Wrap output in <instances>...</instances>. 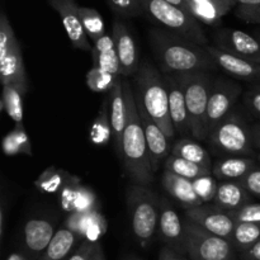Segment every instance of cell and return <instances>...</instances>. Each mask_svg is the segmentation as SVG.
<instances>
[{
    "mask_svg": "<svg viewBox=\"0 0 260 260\" xmlns=\"http://www.w3.org/2000/svg\"><path fill=\"white\" fill-rule=\"evenodd\" d=\"M149 38L152 52L164 75L210 71L217 66L206 47L177 33L154 28L150 29Z\"/></svg>",
    "mask_w": 260,
    "mask_h": 260,
    "instance_id": "1",
    "label": "cell"
},
{
    "mask_svg": "<svg viewBox=\"0 0 260 260\" xmlns=\"http://www.w3.org/2000/svg\"><path fill=\"white\" fill-rule=\"evenodd\" d=\"M123 93L127 103V122L122 136V155L124 172L132 184L147 187L154 182V170L150 161L144 127L137 109L135 90L123 79Z\"/></svg>",
    "mask_w": 260,
    "mask_h": 260,
    "instance_id": "2",
    "label": "cell"
},
{
    "mask_svg": "<svg viewBox=\"0 0 260 260\" xmlns=\"http://www.w3.org/2000/svg\"><path fill=\"white\" fill-rule=\"evenodd\" d=\"M134 79L136 102L141 104L142 108L172 141L177 132L170 119L169 95L165 76H162L150 61H144L140 63Z\"/></svg>",
    "mask_w": 260,
    "mask_h": 260,
    "instance_id": "3",
    "label": "cell"
},
{
    "mask_svg": "<svg viewBox=\"0 0 260 260\" xmlns=\"http://www.w3.org/2000/svg\"><path fill=\"white\" fill-rule=\"evenodd\" d=\"M161 198L147 187L131 184L127 189V208L132 234L141 248L147 249L159 229Z\"/></svg>",
    "mask_w": 260,
    "mask_h": 260,
    "instance_id": "4",
    "label": "cell"
},
{
    "mask_svg": "<svg viewBox=\"0 0 260 260\" xmlns=\"http://www.w3.org/2000/svg\"><path fill=\"white\" fill-rule=\"evenodd\" d=\"M177 78L184 91L190 132L196 140H207V106L213 81L212 76L208 71H194L179 74Z\"/></svg>",
    "mask_w": 260,
    "mask_h": 260,
    "instance_id": "5",
    "label": "cell"
},
{
    "mask_svg": "<svg viewBox=\"0 0 260 260\" xmlns=\"http://www.w3.org/2000/svg\"><path fill=\"white\" fill-rule=\"evenodd\" d=\"M139 2L144 9V14H146L151 20L161 24L165 29L177 33L203 47L208 46V40L201 22L196 19L190 13L165 0H139Z\"/></svg>",
    "mask_w": 260,
    "mask_h": 260,
    "instance_id": "6",
    "label": "cell"
},
{
    "mask_svg": "<svg viewBox=\"0 0 260 260\" xmlns=\"http://www.w3.org/2000/svg\"><path fill=\"white\" fill-rule=\"evenodd\" d=\"M0 80L2 85H13L23 94L28 90V79L22 47L4 12L0 14Z\"/></svg>",
    "mask_w": 260,
    "mask_h": 260,
    "instance_id": "7",
    "label": "cell"
},
{
    "mask_svg": "<svg viewBox=\"0 0 260 260\" xmlns=\"http://www.w3.org/2000/svg\"><path fill=\"white\" fill-rule=\"evenodd\" d=\"M211 147L226 155L253 154V129L248 127L239 114L231 113L208 135Z\"/></svg>",
    "mask_w": 260,
    "mask_h": 260,
    "instance_id": "8",
    "label": "cell"
},
{
    "mask_svg": "<svg viewBox=\"0 0 260 260\" xmlns=\"http://www.w3.org/2000/svg\"><path fill=\"white\" fill-rule=\"evenodd\" d=\"M184 228L187 255L192 260H238L230 240L203 230L188 218Z\"/></svg>",
    "mask_w": 260,
    "mask_h": 260,
    "instance_id": "9",
    "label": "cell"
},
{
    "mask_svg": "<svg viewBox=\"0 0 260 260\" xmlns=\"http://www.w3.org/2000/svg\"><path fill=\"white\" fill-rule=\"evenodd\" d=\"M243 93L240 84L225 79H216L212 81L207 106V132L220 124L226 117L231 114L234 104Z\"/></svg>",
    "mask_w": 260,
    "mask_h": 260,
    "instance_id": "10",
    "label": "cell"
},
{
    "mask_svg": "<svg viewBox=\"0 0 260 260\" xmlns=\"http://www.w3.org/2000/svg\"><path fill=\"white\" fill-rule=\"evenodd\" d=\"M185 218L194 222L203 230L228 240L231 239L236 226L230 213L216 207L215 205H202L194 208H188L185 211Z\"/></svg>",
    "mask_w": 260,
    "mask_h": 260,
    "instance_id": "11",
    "label": "cell"
},
{
    "mask_svg": "<svg viewBox=\"0 0 260 260\" xmlns=\"http://www.w3.org/2000/svg\"><path fill=\"white\" fill-rule=\"evenodd\" d=\"M212 38L220 50L260 63V42L254 36L240 29L223 28L216 30Z\"/></svg>",
    "mask_w": 260,
    "mask_h": 260,
    "instance_id": "12",
    "label": "cell"
},
{
    "mask_svg": "<svg viewBox=\"0 0 260 260\" xmlns=\"http://www.w3.org/2000/svg\"><path fill=\"white\" fill-rule=\"evenodd\" d=\"M157 234L164 246L173 249L180 255H187L185 245V228L184 220H180L179 215L167 200L160 203V218Z\"/></svg>",
    "mask_w": 260,
    "mask_h": 260,
    "instance_id": "13",
    "label": "cell"
},
{
    "mask_svg": "<svg viewBox=\"0 0 260 260\" xmlns=\"http://www.w3.org/2000/svg\"><path fill=\"white\" fill-rule=\"evenodd\" d=\"M47 3L60 15L73 47L81 51L93 50V46L90 45L88 36L84 30L80 13H79L80 7L76 4L75 0H47Z\"/></svg>",
    "mask_w": 260,
    "mask_h": 260,
    "instance_id": "14",
    "label": "cell"
},
{
    "mask_svg": "<svg viewBox=\"0 0 260 260\" xmlns=\"http://www.w3.org/2000/svg\"><path fill=\"white\" fill-rule=\"evenodd\" d=\"M112 38H113L119 65H121V75L126 79L129 76H135L140 68L139 51H137L134 36L126 23L119 19L114 20L113 28H112Z\"/></svg>",
    "mask_w": 260,
    "mask_h": 260,
    "instance_id": "15",
    "label": "cell"
},
{
    "mask_svg": "<svg viewBox=\"0 0 260 260\" xmlns=\"http://www.w3.org/2000/svg\"><path fill=\"white\" fill-rule=\"evenodd\" d=\"M137 103V102H136ZM137 109H139L140 119H141L142 127H144L145 137H146L147 150H149L150 161L154 173L159 170L160 164L168 159V155L172 151L170 150V140L168 139L167 135L162 132L156 124V122L147 114V112L142 108L141 104L137 103Z\"/></svg>",
    "mask_w": 260,
    "mask_h": 260,
    "instance_id": "16",
    "label": "cell"
},
{
    "mask_svg": "<svg viewBox=\"0 0 260 260\" xmlns=\"http://www.w3.org/2000/svg\"><path fill=\"white\" fill-rule=\"evenodd\" d=\"M206 50L211 55L212 60L220 66L225 73L243 80H260V63L233 55L230 52L220 50L216 46H206Z\"/></svg>",
    "mask_w": 260,
    "mask_h": 260,
    "instance_id": "17",
    "label": "cell"
},
{
    "mask_svg": "<svg viewBox=\"0 0 260 260\" xmlns=\"http://www.w3.org/2000/svg\"><path fill=\"white\" fill-rule=\"evenodd\" d=\"M65 228L75 234L79 240L99 241L107 231V221L101 211L73 212L66 217Z\"/></svg>",
    "mask_w": 260,
    "mask_h": 260,
    "instance_id": "18",
    "label": "cell"
},
{
    "mask_svg": "<svg viewBox=\"0 0 260 260\" xmlns=\"http://www.w3.org/2000/svg\"><path fill=\"white\" fill-rule=\"evenodd\" d=\"M123 76L117 80L113 89L109 91V117L112 126V141L117 154L122 155V136L127 122V103L123 93Z\"/></svg>",
    "mask_w": 260,
    "mask_h": 260,
    "instance_id": "19",
    "label": "cell"
},
{
    "mask_svg": "<svg viewBox=\"0 0 260 260\" xmlns=\"http://www.w3.org/2000/svg\"><path fill=\"white\" fill-rule=\"evenodd\" d=\"M168 85L169 95V113L170 119L177 134L185 135L190 132L189 119H188L187 104H185L184 91L177 75H164Z\"/></svg>",
    "mask_w": 260,
    "mask_h": 260,
    "instance_id": "20",
    "label": "cell"
},
{
    "mask_svg": "<svg viewBox=\"0 0 260 260\" xmlns=\"http://www.w3.org/2000/svg\"><path fill=\"white\" fill-rule=\"evenodd\" d=\"M56 231L53 223L45 218H30L24 226V245L33 255H42Z\"/></svg>",
    "mask_w": 260,
    "mask_h": 260,
    "instance_id": "21",
    "label": "cell"
},
{
    "mask_svg": "<svg viewBox=\"0 0 260 260\" xmlns=\"http://www.w3.org/2000/svg\"><path fill=\"white\" fill-rule=\"evenodd\" d=\"M161 185L174 200L184 206L185 210L205 205L196 193L192 180L179 177L169 170H164L161 175Z\"/></svg>",
    "mask_w": 260,
    "mask_h": 260,
    "instance_id": "22",
    "label": "cell"
},
{
    "mask_svg": "<svg viewBox=\"0 0 260 260\" xmlns=\"http://www.w3.org/2000/svg\"><path fill=\"white\" fill-rule=\"evenodd\" d=\"M189 5L196 19L208 25H217L223 15L236 7V0H189Z\"/></svg>",
    "mask_w": 260,
    "mask_h": 260,
    "instance_id": "23",
    "label": "cell"
},
{
    "mask_svg": "<svg viewBox=\"0 0 260 260\" xmlns=\"http://www.w3.org/2000/svg\"><path fill=\"white\" fill-rule=\"evenodd\" d=\"M255 167V161L250 157L231 156L218 160L213 165L212 174L218 182H240Z\"/></svg>",
    "mask_w": 260,
    "mask_h": 260,
    "instance_id": "24",
    "label": "cell"
},
{
    "mask_svg": "<svg viewBox=\"0 0 260 260\" xmlns=\"http://www.w3.org/2000/svg\"><path fill=\"white\" fill-rule=\"evenodd\" d=\"M253 196L240 182H220L213 205L226 212H231L251 202Z\"/></svg>",
    "mask_w": 260,
    "mask_h": 260,
    "instance_id": "25",
    "label": "cell"
},
{
    "mask_svg": "<svg viewBox=\"0 0 260 260\" xmlns=\"http://www.w3.org/2000/svg\"><path fill=\"white\" fill-rule=\"evenodd\" d=\"M91 60H93L94 68H99L116 76H122L118 55H117L116 46H114L112 36L104 35L103 37L93 43Z\"/></svg>",
    "mask_w": 260,
    "mask_h": 260,
    "instance_id": "26",
    "label": "cell"
},
{
    "mask_svg": "<svg viewBox=\"0 0 260 260\" xmlns=\"http://www.w3.org/2000/svg\"><path fill=\"white\" fill-rule=\"evenodd\" d=\"M79 239L74 233L63 226L62 229L56 231L55 236L51 240L50 245L41 255L40 260H65L69 254L73 251L74 246L78 243Z\"/></svg>",
    "mask_w": 260,
    "mask_h": 260,
    "instance_id": "27",
    "label": "cell"
},
{
    "mask_svg": "<svg viewBox=\"0 0 260 260\" xmlns=\"http://www.w3.org/2000/svg\"><path fill=\"white\" fill-rule=\"evenodd\" d=\"M172 155L194 162L201 167L212 169V160L207 150L190 139H182L175 142L174 146L172 147Z\"/></svg>",
    "mask_w": 260,
    "mask_h": 260,
    "instance_id": "28",
    "label": "cell"
},
{
    "mask_svg": "<svg viewBox=\"0 0 260 260\" xmlns=\"http://www.w3.org/2000/svg\"><path fill=\"white\" fill-rule=\"evenodd\" d=\"M73 177L69 172L63 169H58L56 167H48L38 175L35 182V187L38 192L46 193V194H57L61 188L66 182Z\"/></svg>",
    "mask_w": 260,
    "mask_h": 260,
    "instance_id": "29",
    "label": "cell"
},
{
    "mask_svg": "<svg viewBox=\"0 0 260 260\" xmlns=\"http://www.w3.org/2000/svg\"><path fill=\"white\" fill-rule=\"evenodd\" d=\"M113 139L112 136L111 117H109V98L104 99L103 106L90 127L89 140L96 146H103Z\"/></svg>",
    "mask_w": 260,
    "mask_h": 260,
    "instance_id": "30",
    "label": "cell"
},
{
    "mask_svg": "<svg viewBox=\"0 0 260 260\" xmlns=\"http://www.w3.org/2000/svg\"><path fill=\"white\" fill-rule=\"evenodd\" d=\"M260 241V223H236L230 243L236 253L243 254Z\"/></svg>",
    "mask_w": 260,
    "mask_h": 260,
    "instance_id": "31",
    "label": "cell"
},
{
    "mask_svg": "<svg viewBox=\"0 0 260 260\" xmlns=\"http://www.w3.org/2000/svg\"><path fill=\"white\" fill-rule=\"evenodd\" d=\"M164 167L165 170H169V172L174 173V174L179 175V177L185 178V179L192 180V182L197 179V178L212 173V169L201 167V165L190 162L188 161V160L182 159V157L175 156V155H170V156L165 160Z\"/></svg>",
    "mask_w": 260,
    "mask_h": 260,
    "instance_id": "32",
    "label": "cell"
},
{
    "mask_svg": "<svg viewBox=\"0 0 260 260\" xmlns=\"http://www.w3.org/2000/svg\"><path fill=\"white\" fill-rule=\"evenodd\" d=\"M23 95L24 94L15 86H3L2 108L15 122V124L23 123Z\"/></svg>",
    "mask_w": 260,
    "mask_h": 260,
    "instance_id": "33",
    "label": "cell"
},
{
    "mask_svg": "<svg viewBox=\"0 0 260 260\" xmlns=\"http://www.w3.org/2000/svg\"><path fill=\"white\" fill-rule=\"evenodd\" d=\"M79 13H80L84 30H85L89 40H91V42H96L99 38L107 35L103 18L95 9L88 7H80L79 8Z\"/></svg>",
    "mask_w": 260,
    "mask_h": 260,
    "instance_id": "34",
    "label": "cell"
},
{
    "mask_svg": "<svg viewBox=\"0 0 260 260\" xmlns=\"http://www.w3.org/2000/svg\"><path fill=\"white\" fill-rule=\"evenodd\" d=\"M119 78L121 76H116L102 69L91 66L90 70L86 74V85L91 91H95V93L111 91Z\"/></svg>",
    "mask_w": 260,
    "mask_h": 260,
    "instance_id": "35",
    "label": "cell"
},
{
    "mask_svg": "<svg viewBox=\"0 0 260 260\" xmlns=\"http://www.w3.org/2000/svg\"><path fill=\"white\" fill-rule=\"evenodd\" d=\"M81 187V180L78 177L73 175L68 182L63 184L60 192L57 193V201L61 210L63 212L73 213L74 212V203H75L76 194H78L79 188Z\"/></svg>",
    "mask_w": 260,
    "mask_h": 260,
    "instance_id": "36",
    "label": "cell"
},
{
    "mask_svg": "<svg viewBox=\"0 0 260 260\" xmlns=\"http://www.w3.org/2000/svg\"><path fill=\"white\" fill-rule=\"evenodd\" d=\"M218 183L220 182L216 179V177L212 173L193 180V187H194L196 193H197L200 200L202 201L205 205L206 203H210L215 201L216 194H217Z\"/></svg>",
    "mask_w": 260,
    "mask_h": 260,
    "instance_id": "37",
    "label": "cell"
},
{
    "mask_svg": "<svg viewBox=\"0 0 260 260\" xmlns=\"http://www.w3.org/2000/svg\"><path fill=\"white\" fill-rule=\"evenodd\" d=\"M68 260H106L101 241L83 240Z\"/></svg>",
    "mask_w": 260,
    "mask_h": 260,
    "instance_id": "38",
    "label": "cell"
},
{
    "mask_svg": "<svg viewBox=\"0 0 260 260\" xmlns=\"http://www.w3.org/2000/svg\"><path fill=\"white\" fill-rule=\"evenodd\" d=\"M235 15L245 23L260 24V0H236Z\"/></svg>",
    "mask_w": 260,
    "mask_h": 260,
    "instance_id": "39",
    "label": "cell"
},
{
    "mask_svg": "<svg viewBox=\"0 0 260 260\" xmlns=\"http://www.w3.org/2000/svg\"><path fill=\"white\" fill-rule=\"evenodd\" d=\"M101 205L93 189L81 184L76 194L74 203V212H91V211H101Z\"/></svg>",
    "mask_w": 260,
    "mask_h": 260,
    "instance_id": "40",
    "label": "cell"
},
{
    "mask_svg": "<svg viewBox=\"0 0 260 260\" xmlns=\"http://www.w3.org/2000/svg\"><path fill=\"white\" fill-rule=\"evenodd\" d=\"M111 9L123 18H134L144 15V9L139 0H107Z\"/></svg>",
    "mask_w": 260,
    "mask_h": 260,
    "instance_id": "41",
    "label": "cell"
},
{
    "mask_svg": "<svg viewBox=\"0 0 260 260\" xmlns=\"http://www.w3.org/2000/svg\"><path fill=\"white\" fill-rule=\"evenodd\" d=\"M229 213L236 223H260V203L249 202Z\"/></svg>",
    "mask_w": 260,
    "mask_h": 260,
    "instance_id": "42",
    "label": "cell"
},
{
    "mask_svg": "<svg viewBox=\"0 0 260 260\" xmlns=\"http://www.w3.org/2000/svg\"><path fill=\"white\" fill-rule=\"evenodd\" d=\"M240 183L251 196L260 198V168H254L245 178L240 180Z\"/></svg>",
    "mask_w": 260,
    "mask_h": 260,
    "instance_id": "43",
    "label": "cell"
},
{
    "mask_svg": "<svg viewBox=\"0 0 260 260\" xmlns=\"http://www.w3.org/2000/svg\"><path fill=\"white\" fill-rule=\"evenodd\" d=\"M12 131L14 132L18 145H19L20 150H22V154L32 156V145H30V140L29 137H28V134L25 132L24 127H23V123L15 124L14 128H13Z\"/></svg>",
    "mask_w": 260,
    "mask_h": 260,
    "instance_id": "44",
    "label": "cell"
},
{
    "mask_svg": "<svg viewBox=\"0 0 260 260\" xmlns=\"http://www.w3.org/2000/svg\"><path fill=\"white\" fill-rule=\"evenodd\" d=\"M244 102L251 113L260 117V90L255 88L250 89L244 96Z\"/></svg>",
    "mask_w": 260,
    "mask_h": 260,
    "instance_id": "45",
    "label": "cell"
},
{
    "mask_svg": "<svg viewBox=\"0 0 260 260\" xmlns=\"http://www.w3.org/2000/svg\"><path fill=\"white\" fill-rule=\"evenodd\" d=\"M3 151H4L7 156H14V155L22 154V150H20L19 145H18V141L13 131H10L3 139Z\"/></svg>",
    "mask_w": 260,
    "mask_h": 260,
    "instance_id": "46",
    "label": "cell"
},
{
    "mask_svg": "<svg viewBox=\"0 0 260 260\" xmlns=\"http://www.w3.org/2000/svg\"><path fill=\"white\" fill-rule=\"evenodd\" d=\"M159 260H187L184 258V255H180L177 251H174L173 249L168 248V246H162L160 249L159 253Z\"/></svg>",
    "mask_w": 260,
    "mask_h": 260,
    "instance_id": "47",
    "label": "cell"
},
{
    "mask_svg": "<svg viewBox=\"0 0 260 260\" xmlns=\"http://www.w3.org/2000/svg\"><path fill=\"white\" fill-rule=\"evenodd\" d=\"M241 260H260V241L245 253L240 254Z\"/></svg>",
    "mask_w": 260,
    "mask_h": 260,
    "instance_id": "48",
    "label": "cell"
},
{
    "mask_svg": "<svg viewBox=\"0 0 260 260\" xmlns=\"http://www.w3.org/2000/svg\"><path fill=\"white\" fill-rule=\"evenodd\" d=\"M165 2L170 3V4L175 5V7L180 8V9L185 10V12H188V13H190V14H192V9H190L189 0H165ZM193 17H194V15H193Z\"/></svg>",
    "mask_w": 260,
    "mask_h": 260,
    "instance_id": "49",
    "label": "cell"
},
{
    "mask_svg": "<svg viewBox=\"0 0 260 260\" xmlns=\"http://www.w3.org/2000/svg\"><path fill=\"white\" fill-rule=\"evenodd\" d=\"M4 213H5V208H4V200L2 201V208H0V240L3 241L4 239Z\"/></svg>",
    "mask_w": 260,
    "mask_h": 260,
    "instance_id": "50",
    "label": "cell"
},
{
    "mask_svg": "<svg viewBox=\"0 0 260 260\" xmlns=\"http://www.w3.org/2000/svg\"><path fill=\"white\" fill-rule=\"evenodd\" d=\"M253 136H254V144L260 149V123L256 124L253 128Z\"/></svg>",
    "mask_w": 260,
    "mask_h": 260,
    "instance_id": "51",
    "label": "cell"
},
{
    "mask_svg": "<svg viewBox=\"0 0 260 260\" xmlns=\"http://www.w3.org/2000/svg\"><path fill=\"white\" fill-rule=\"evenodd\" d=\"M8 260H24L22 258V256H19V255H17V254H13L12 256H9V259Z\"/></svg>",
    "mask_w": 260,
    "mask_h": 260,
    "instance_id": "52",
    "label": "cell"
},
{
    "mask_svg": "<svg viewBox=\"0 0 260 260\" xmlns=\"http://www.w3.org/2000/svg\"><path fill=\"white\" fill-rule=\"evenodd\" d=\"M126 260H142V259L136 258V256H128V258H127Z\"/></svg>",
    "mask_w": 260,
    "mask_h": 260,
    "instance_id": "53",
    "label": "cell"
},
{
    "mask_svg": "<svg viewBox=\"0 0 260 260\" xmlns=\"http://www.w3.org/2000/svg\"><path fill=\"white\" fill-rule=\"evenodd\" d=\"M255 89H258V90H260V84H259V85L255 86Z\"/></svg>",
    "mask_w": 260,
    "mask_h": 260,
    "instance_id": "54",
    "label": "cell"
},
{
    "mask_svg": "<svg viewBox=\"0 0 260 260\" xmlns=\"http://www.w3.org/2000/svg\"><path fill=\"white\" fill-rule=\"evenodd\" d=\"M256 38H258V40H259V42H260V35H258V37H256Z\"/></svg>",
    "mask_w": 260,
    "mask_h": 260,
    "instance_id": "55",
    "label": "cell"
},
{
    "mask_svg": "<svg viewBox=\"0 0 260 260\" xmlns=\"http://www.w3.org/2000/svg\"><path fill=\"white\" fill-rule=\"evenodd\" d=\"M259 161H260V154H259Z\"/></svg>",
    "mask_w": 260,
    "mask_h": 260,
    "instance_id": "56",
    "label": "cell"
}]
</instances>
